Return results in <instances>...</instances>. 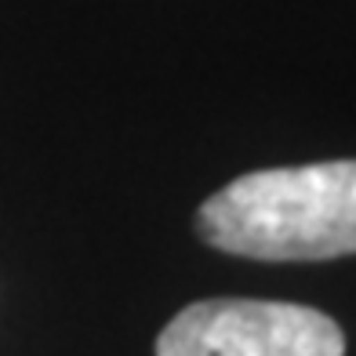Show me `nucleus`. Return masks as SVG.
Masks as SVG:
<instances>
[{
	"instance_id": "nucleus-1",
	"label": "nucleus",
	"mask_w": 356,
	"mask_h": 356,
	"mask_svg": "<svg viewBox=\"0 0 356 356\" xmlns=\"http://www.w3.org/2000/svg\"><path fill=\"white\" fill-rule=\"evenodd\" d=\"M197 229L211 248L258 262L356 254V160L240 175L204 200Z\"/></svg>"
},
{
	"instance_id": "nucleus-2",
	"label": "nucleus",
	"mask_w": 356,
	"mask_h": 356,
	"mask_svg": "<svg viewBox=\"0 0 356 356\" xmlns=\"http://www.w3.org/2000/svg\"><path fill=\"white\" fill-rule=\"evenodd\" d=\"M156 356H346V334L309 305L207 298L160 331Z\"/></svg>"
}]
</instances>
